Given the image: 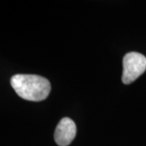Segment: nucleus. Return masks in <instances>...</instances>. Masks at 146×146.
I'll return each instance as SVG.
<instances>
[{
    "mask_svg": "<svg viewBox=\"0 0 146 146\" xmlns=\"http://www.w3.org/2000/svg\"><path fill=\"white\" fill-rule=\"evenodd\" d=\"M11 84L19 97L32 102L43 101L49 96L51 85L46 78L30 74H17L11 79Z\"/></svg>",
    "mask_w": 146,
    "mask_h": 146,
    "instance_id": "f257e3e1",
    "label": "nucleus"
},
{
    "mask_svg": "<svg viewBox=\"0 0 146 146\" xmlns=\"http://www.w3.org/2000/svg\"><path fill=\"white\" fill-rule=\"evenodd\" d=\"M123 83L131 84L145 72V56L137 52L127 53L123 59Z\"/></svg>",
    "mask_w": 146,
    "mask_h": 146,
    "instance_id": "f03ea898",
    "label": "nucleus"
},
{
    "mask_svg": "<svg viewBox=\"0 0 146 146\" xmlns=\"http://www.w3.org/2000/svg\"><path fill=\"white\" fill-rule=\"evenodd\" d=\"M76 135V126L70 118H63L59 121L54 131V141L59 146L69 145Z\"/></svg>",
    "mask_w": 146,
    "mask_h": 146,
    "instance_id": "7ed1b4c3",
    "label": "nucleus"
}]
</instances>
